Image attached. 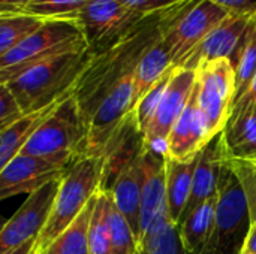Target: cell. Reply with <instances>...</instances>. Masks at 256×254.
I'll return each instance as SVG.
<instances>
[{"mask_svg": "<svg viewBox=\"0 0 256 254\" xmlns=\"http://www.w3.org/2000/svg\"><path fill=\"white\" fill-rule=\"evenodd\" d=\"M218 6L224 7L234 15H248L252 16L256 13V0H210Z\"/></svg>", "mask_w": 256, "mask_h": 254, "instance_id": "e575fe53", "label": "cell"}, {"mask_svg": "<svg viewBox=\"0 0 256 254\" xmlns=\"http://www.w3.org/2000/svg\"><path fill=\"white\" fill-rule=\"evenodd\" d=\"M106 174V156H84L72 163L62 178L50 219L38 237L36 254L45 253L54 240L80 217L88 202L104 187Z\"/></svg>", "mask_w": 256, "mask_h": 254, "instance_id": "7a4b0ae2", "label": "cell"}, {"mask_svg": "<svg viewBox=\"0 0 256 254\" xmlns=\"http://www.w3.org/2000/svg\"><path fill=\"white\" fill-rule=\"evenodd\" d=\"M249 19L250 16L248 15H228L177 67L196 70L202 63L219 58L231 60L240 45Z\"/></svg>", "mask_w": 256, "mask_h": 254, "instance_id": "2e32d148", "label": "cell"}, {"mask_svg": "<svg viewBox=\"0 0 256 254\" xmlns=\"http://www.w3.org/2000/svg\"><path fill=\"white\" fill-rule=\"evenodd\" d=\"M174 69V67H172ZM172 69L168 70L142 97L141 100L136 103L134 112H132V123H134V127H135V132H138L141 136L146 135L147 129L150 127L153 118H154V114L160 105V100L164 97V93L168 87V82H170V78H171V73H172Z\"/></svg>", "mask_w": 256, "mask_h": 254, "instance_id": "83f0119b", "label": "cell"}, {"mask_svg": "<svg viewBox=\"0 0 256 254\" xmlns=\"http://www.w3.org/2000/svg\"><path fill=\"white\" fill-rule=\"evenodd\" d=\"M87 118L74 94L62 100L20 154L70 166L86 156Z\"/></svg>", "mask_w": 256, "mask_h": 254, "instance_id": "277c9868", "label": "cell"}, {"mask_svg": "<svg viewBox=\"0 0 256 254\" xmlns=\"http://www.w3.org/2000/svg\"><path fill=\"white\" fill-rule=\"evenodd\" d=\"M45 22L46 19L26 12L0 15V55L36 33Z\"/></svg>", "mask_w": 256, "mask_h": 254, "instance_id": "484cf974", "label": "cell"}, {"mask_svg": "<svg viewBox=\"0 0 256 254\" xmlns=\"http://www.w3.org/2000/svg\"><path fill=\"white\" fill-rule=\"evenodd\" d=\"M110 229L112 254H141L140 240L130 228L129 222L114 205L112 196L110 207Z\"/></svg>", "mask_w": 256, "mask_h": 254, "instance_id": "f1b7e54d", "label": "cell"}, {"mask_svg": "<svg viewBox=\"0 0 256 254\" xmlns=\"http://www.w3.org/2000/svg\"><path fill=\"white\" fill-rule=\"evenodd\" d=\"M36 243H38V238L30 240V241H27V243H24L15 249H10V250L0 254H36Z\"/></svg>", "mask_w": 256, "mask_h": 254, "instance_id": "74e56055", "label": "cell"}, {"mask_svg": "<svg viewBox=\"0 0 256 254\" xmlns=\"http://www.w3.org/2000/svg\"><path fill=\"white\" fill-rule=\"evenodd\" d=\"M134 73L117 81L87 120L86 156H108L126 124L132 121Z\"/></svg>", "mask_w": 256, "mask_h": 254, "instance_id": "52a82bcc", "label": "cell"}, {"mask_svg": "<svg viewBox=\"0 0 256 254\" xmlns=\"http://www.w3.org/2000/svg\"><path fill=\"white\" fill-rule=\"evenodd\" d=\"M32 3V0H0V15L21 13Z\"/></svg>", "mask_w": 256, "mask_h": 254, "instance_id": "d590c367", "label": "cell"}, {"mask_svg": "<svg viewBox=\"0 0 256 254\" xmlns=\"http://www.w3.org/2000/svg\"><path fill=\"white\" fill-rule=\"evenodd\" d=\"M69 94L51 102L44 108L24 114L20 120L0 130V169L4 168L12 159H15L21 153L30 138L38 132V129L50 118V115L57 109L62 100L66 99Z\"/></svg>", "mask_w": 256, "mask_h": 254, "instance_id": "ac0fdd59", "label": "cell"}, {"mask_svg": "<svg viewBox=\"0 0 256 254\" xmlns=\"http://www.w3.org/2000/svg\"><path fill=\"white\" fill-rule=\"evenodd\" d=\"M2 85V91H0V130L6 129L8 126H10L12 123H15L16 120H20L26 112L22 111L20 102L16 100V97L12 94V91L3 85Z\"/></svg>", "mask_w": 256, "mask_h": 254, "instance_id": "1f68e13d", "label": "cell"}, {"mask_svg": "<svg viewBox=\"0 0 256 254\" xmlns=\"http://www.w3.org/2000/svg\"><path fill=\"white\" fill-rule=\"evenodd\" d=\"M222 136L226 157L236 160L256 157V106L230 120Z\"/></svg>", "mask_w": 256, "mask_h": 254, "instance_id": "7402d4cb", "label": "cell"}, {"mask_svg": "<svg viewBox=\"0 0 256 254\" xmlns=\"http://www.w3.org/2000/svg\"><path fill=\"white\" fill-rule=\"evenodd\" d=\"M112 202L124 216L140 240L141 235V195H142V166L140 153L118 171L111 189Z\"/></svg>", "mask_w": 256, "mask_h": 254, "instance_id": "e0dca14e", "label": "cell"}, {"mask_svg": "<svg viewBox=\"0 0 256 254\" xmlns=\"http://www.w3.org/2000/svg\"><path fill=\"white\" fill-rule=\"evenodd\" d=\"M238 254H250V253H249L248 250H244V249L242 247V249H240V252H238Z\"/></svg>", "mask_w": 256, "mask_h": 254, "instance_id": "f35d334b", "label": "cell"}, {"mask_svg": "<svg viewBox=\"0 0 256 254\" xmlns=\"http://www.w3.org/2000/svg\"><path fill=\"white\" fill-rule=\"evenodd\" d=\"M256 106V75L252 79V82L248 85V88L236 99L234 105H232V111H231V117L230 120L254 109Z\"/></svg>", "mask_w": 256, "mask_h": 254, "instance_id": "836d02e7", "label": "cell"}, {"mask_svg": "<svg viewBox=\"0 0 256 254\" xmlns=\"http://www.w3.org/2000/svg\"><path fill=\"white\" fill-rule=\"evenodd\" d=\"M195 84H196V70L174 66L168 87L164 93V97L154 114V118L150 127L147 129L146 135L142 136L144 145L158 148L159 144H164L165 148V142L174 124L177 123V120L180 118V115L183 114L184 108L188 106L192 97Z\"/></svg>", "mask_w": 256, "mask_h": 254, "instance_id": "4fadbf2b", "label": "cell"}, {"mask_svg": "<svg viewBox=\"0 0 256 254\" xmlns=\"http://www.w3.org/2000/svg\"><path fill=\"white\" fill-rule=\"evenodd\" d=\"M174 67V61L168 45L160 39L156 42L140 60L134 72V93H132V112L141 97L168 72Z\"/></svg>", "mask_w": 256, "mask_h": 254, "instance_id": "ffe728a7", "label": "cell"}, {"mask_svg": "<svg viewBox=\"0 0 256 254\" xmlns=\"http://www.w3.org/2000/svg\"><path fill=\"white\" fill-rule=\"evenodd\" d=\"M231 61L236 67L237 99L248 88V85L252 82L256 75V13L250 16L244 34L240 40V45L236 54L232 55Z\"/></svg>", "mask_w": 256, "mask_h": 254, "instance_id": "d4e9b609", "label": "cell"}, {"mask_svg": "<svg viewBox=\"0 0 256 254\" xmlns=\"http://www.w3.org/2000/svg\"><path fill=\"white\" fill-rule=\"evenodd\" d=\"M214 139L208 123L200 109L195 90L183 114L174 124L164 148L166 159L176 162H190L200 156L207 144Z\"/></svg>", "mask_w": 256, "mask_h": 254, "instance_id": "9a60e30c", "label": "cell"}, {"mask_svg": "<svg viewBox=\"0 0 256 254\" xmlns=\"http://www.w3.org/2000/svg\"><path fill=\"white\" fill-rule=\"evenodd\" d=\"M142 18L122 0H87L76 22L92 54H96L129 33Z\"/></svg>", "mask_w": 256, "mask_h": 254, "instance_id": "30bf717a", "label": "cell"}, {"mask_svg": "<svg viewBox=\"0 0 256 254\" xmlns=\"http://www.w3.org/2000/svg\"><path fill=\"white\" fill-rule=\"evenodd\" d=\"M140 159L142 166V195H141V235H144L171 220L166 202V163L164 151L141 145Z\"/></svg>", "mask_w": 256, "mask_h": 254, "instance_id": "7c38bea8", "label": "cell"}, {"mask_svg": "<svg viewBox=\"0 0 256 254\" xmlns=\"http://www.w3.org/2000/svg\"><path fill=\"white\" fill-rule=\"evenodd\" d=\"M162 12L144 16L129 33L100 52L92 54L81 73L74 94L88 120L110 88L129 73H134L142 55L162 39Z\"/></svg>", "mask_w": 256, "mask_h": 254, "instance_id": "6da1fadb", "label": "cell"}, {"mask_svg": "<svg viewBox=\"0 0 256 254\" xmlns=\"http://www.w3.org/2000/svg\"><path fill=\"white\" fill-rule=\"evenodd\" d=\"M216 207H218V195H214L213 198L206 201L201 207H198L178 226L183 249L186 254H200L204 249L214 226Z\"/></svg>", "mask_w": 256, "mask_h": 254, "instance_id": "44dd1931", "label": "cell"}, {"mask_svg": "<svg viewBox=\"0 0 256 254\" xmlns=\"http://www.w3.org/2000/svg\"><path fill=\"white\" fill-rule=\"evenodd\" d=\"M228 15L210 0H183L162 10L160 33L177 67Z\"/></svg>", "mask_w": 256, "mask_h": 254, "instance_id": "8992f818", "label": "cell"}, {"mask_svg": "<svg viewBox=\"0 0 256 254\" xmlns=\"http://www.w3.org/2000/svg\"><path fill=\"white\" fill-rule=\"evenodd\" d=\"M242 247L250 254H256V217L249 225V231L246 234V238Z\"/></svg>", "mask_w": 256, "mask_h": 254, "instance_id": "8d00e7d4", "label": "cell"}, {"mask_svg": "<svg viewBox=\"0 0 256 254\" xmlns=\"http://www.w3.org/2000/svg\"><path fill=\"white\" fill-rule=\"evenodd\" d=\"M110 207H111V192L102 187L96 195V202H94L90 228H88L90 254H112Z\"/></svg>", "mask_w": 256, "mask_h": 254, "instance_id": "cb8c5ba5", "label": "cell"}, {"mask_svg": "<svg viewBox=\"0 0 256 254\" xmlns=\"http://www.w3.org/2000/svg\"><path fill=\"white\" fill-rule=\"evenodd\" d=\"M98 195V193H96ZM96 196L88 202L80 217L63 232L44 254H90L88 250V228L94 208Z\"/></svg>", "mask_w": 256, "mask_h": 254, "instance_id": "603a6c76", "label": "cell"}, {"mask_svg": "<svg viewBox=\"0 0 256 254\" xmlns=\"http://www.w3.org/2000/svg\"><path fill=\"white\" fill-rule=\"evenodd\" d=\"M87 0H32L26 7V13L40 16L44 19H74Z\"/></svg>", "mask_w": 256, "mask_h": 254, "instance_id": "f546056e", "label": "cell"}, {"mask_svg": "<svg viewBox=\"0 0 256 254\" xmlns=\"http://www.w3.org/2000/svg\"><path fill=\"white\" fill-rule=\"evenodd\" d=\"M248 219H250V210L246 190L236 172L224 160L219 178L214 226L200 254L231 253Z\"/></svg>", "mask_w": 256, "mask_h": 254, "instance_id": "ba28073f", "label": "cell"}, {"mask_svg": "<svg viewBox=\"0 0 256 254\" xmlns=\"http://www.w3.org/2000/svg\"><path fill=\"white\" fill-rule=\"evenodd\" d=\"M81 48H88V45L76 21L46 19L36 33L0 55V84L12 81L48 58Z\"/></svg>", "mask_w": 256, "mask_h": 254, "instance_id": "5b68a950", "label": "cell"}, {"mask_svg": "<svg viewBox=\"0 0 256 254\" xmlns=\"http://www.w3.org/2000/svg\"><path fill=\"white\" fill-rule=\"evenodd\" d=\"M62 178L27 195L18 211L3 225L0 232V253L15 249L40 235L54 207Z\"/></svg>", "mask_w": 256, "mask_h": 254, "instance_id": "8fae6325", "label": "cell"}, {"mask_svg": "<svg viewBox=\"0 0 256 254\" xmlns=\"http://www.w3.org/2000/svg\"><path fill=\"white\" fill-rule=\"evenodd\" d=\"M141 254H186L180 228L172 220L158 226L141 240Z\"/></svg>", "mask_w": 256, "mask_h": 254, "instance_id": "4316f807", "label": "cell"}, {"mask_svg": "<svg viewBox=\"0 0 256 254\" xmlns=\"http://www.w3.org/2000/svg\"><path fill=\"white\" fill-rule=\"evenodd\" d=\"M122 1L134 12H136L142 16H147L152 13L166 10V9L178 4L183 0H122Z\"/></svg>", "mask_w": 256, "mask_h": 254, "instance_id": "d6a6232c", "label": "cell"}, {"mask_svg": "<svg viewBox=\"0 0 256 254\" xmlns=\"http://www.w3.org/2000/svg\"><path fill=\"white\" fill-rule=\"evenodd\" d=\"M70 166L18 154L0 169V198L9 199L24 193L30 195L52 181L63 178Z\"/></svg>", "mask_w": 256, "mask_h": 254, "instance_id": "5bb4252c", "label": "cell"}, {"mask_svg": "<svg viewBox=\"0 0 256 254\" xmlns=\"http://www.w3.org/2000/svg\"><path fill=\"white\" fill-rule=\"evenodd\" d=\"M195 94L213 138L220 135L231 117L237 94L236 67L230 58L202 63L196 67Z\"/></svg>", "mask_w": 256, "mask_h": 254, "instance_id": "9c48e42d", "label": "cell"}, {"mask_svg": "<svg viewBox=\"0 0 256 254\" xmlns=\"http://www.w3.org/2000/svg\"><path fill=\"white\" fill-rule=\"evenodd\" d=\"M226 165L236 172L238 180L242 181L248 199H249V210H250V222L256 217V157L246 160H236L225 156Z\"/></svg>", "mask_w": 256, "mask_h": 254, "instance_id": "4dcf8cb0", "label": "cell"}, {"mask_svg": "<svg viewBox=\"0 0 256 254\" xmlns=\"http://www.w3.org/2000/svg\"><path fill=\"white\" fill-rule=\"evenodd\" d=\"M198 157L190 162H176L165 157L168 213H170V219L177 226H180L182 223V217L184 214V210L190 198Z\"/></svg>", "mask_w": 256, "mask_h": 254, "instance_id": "d6986e66", "label": "cell"}, {"mask_svg": "<svg viewBox=\"0 0 256 254\" xmlns=\"http://www.w3.org/2000/svg\"><path fill=\"white\" fill-rule=\"evenodd\" d=\"M90 57L88 48L69 51L27 69L3 85L12 91L27 114L74 91Z\"/></svg>", "mask_w": 256, "mask_h": 254, "instance_id": "3957f363", "label": "cell"}]
</instances>
